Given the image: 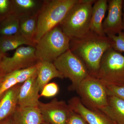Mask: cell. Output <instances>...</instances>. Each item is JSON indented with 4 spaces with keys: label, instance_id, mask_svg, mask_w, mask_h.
Listing matches in <instances>:
<instances>
[{
    "label": "cell",
    "instance_id": "obj_11",
    "mask_svg": "<svg viewBox=\"0 0 124 124\" xmlns=\"http://www.w3.org/2000/svg\"><path fill=\"white\" fill-rule=\"evenodd\" d=\"M72 111L80 115L88 124H114L100 110H92L86 108L81 103L79 97H74L68 101Z\"/></svg>",
    "mask_w": 124,
    "mask_h": 124
},
{
    "label": "cell",
    "instance_id": "obj_14",
    "mask_svg": "<svg viewBox=\"0 0 124 124\" xmlns=\"http://www.w3.org/2000/svg\"><path fill=\"white\" fill-rule=\"evenodd\" d=\"M108 8V0H95L92 7L90 19V31L101 36H107L102 28V23Z\"/></svg>",
    "mask_w": 124,
    "mask_h": 124
},
{
    "label": "cell",
    "instance_id": "obj_9",
    "mask_svg": "<svg viewBox=\"0 0 124 124\" xmlns=\"http://www.w3.org/2000/svg\"><path fill=\"white\" fill-rule=\"evenodd\" d=\"M38 107L44 121L51 124H66L71 111L68 104L56 98L47 103L40 101Z\"/></svg>",
    "mask_w": 124,
    "mask_h": 124
},
{
    "label": "cell",
    "instance_id": "obj_32",
    "mask_svg": "<svg viewBox=\"0 0 124 124\" xmlns=\"http://www.w3.org/2000/svg\"><path fill=\"white\" fill-rule=\"evenodd\" d=\"M123 31L124 33V13H123Z\"/></svg>",
    "mask_w": 124,
    "mask_h": 124
},
{
    "label": "cell",
    "instance_id": "obj_16",
    "mask_svg": "<svg viewBox=\"0 0 124 124\" xmlns=\"http://www.w3.org/2000/svg\"><path fill=\"white\" fill-rule=\"evenodd\" d=\"M37 65V83L40 92L45 85L54 78H64L53 63L47 62L39 61Z\"/></svg>",
    "mask_w": 124,
    "mask_h": 124
},
{
    "label": "cell",
    "instance_id": "obj_7",
    "mask_svg": "<svg viewBox=\"0 0 124 124\" xmlns=\"http://www.w3.org/2000/svg\"><path fill=\"white\" fill-rule=\"evenodd\" d=\"M64 78H68L71 84V91H76L81 82L90 75L85 64L70 50L59 56L53 62Z\"/></svg>",
    "mask_w": 124,
    "mask_h": 124
},
{
    "label": "cell",
    "instance_id": "obj_34",
    "mask_svg": "<svg viewBox=\"0 0 124 124\" xmlns=\"http://www.w3.org/2000/svg\"><path fill=\"white\" fill-rule=\"evenodd\" d=\"M123 10L124 11V1H123Z\"/></svg>",
    "mask_w": 124,
    "mask_h": 124
},
{
    "label": "cell",
    "instance_id": "obj_4",
    "mask_svg": "<svg viewBox=\"0 0 124 124\" xmlns=\"http://www.w3.org/2000/svg\"><path fill=\"white\" fill-rule=\"evenodd\" d=\"M70 39L59 26H57L46 33L37 42V58L39 61L53 63L69 50Z\"/></svg>",
    "mask_w": 124,
    "mask_h": 124
},
{
    "label": "cell",
    "instance_id": "obj_8",
    "mask_svg": "<svg viewBox=\"0 0 124 124\" xmlns=\"http://www.w3.org/2000/svg\"><path fill=\"white\" fill-rule=\"evenodd\" d=\"M35 47L21 46L16 50L11 57L4 55L0 67L4 74L35 66L38 61L35 54Z\"/></svg>",
    "mask_w": 124,
    "mask_h": 124
},
{
    "label": "cell",
    "instance_id": "obj_22",
    "mask_svg": "<svg viewBox=\"0 0 124 124\" xmlns=\"http://www.w3.org/2000/svg\"><path fill=\"white\" fill-rule=\"evenodd\" d=\"M37 64L33 66L11 72L15 77L18 84L24 83L37 73Z\"/></svg>",
    "mask_w": 124,
    "mask_h": 124
},
{
    "label": "cell",
    "instance_id": "obj_19",
    "mask_svg": "<svg viewBox=\"0 0 124 124\" xmlns=\"http://www.w3.org/2000/svg\"><path fill=\"white\" fill-rule=\"evenodd\" d=\"M36 45L35 42L27 39L19 32L13 35L0 36V50L4 54L23 45L35 47Z\"/></svg>",
    "mask_w": 124,
    "mask_h": 124
},
{
    "label": "cell",
    "instance_id": "obj_20",
    "mask_svg": "<svg viewBox=\"0 0 124 124\" xmlns=\"http://www.w3.org/2000/svg\"><path fill=\"white\" fill-rule=\"evenodd\" d=\"M38 15L19 17V33L27 39L35 42ZM37 44V43H36Z\"/></svg>",
    "mask_w": 124,
    "mask_h": 124
},
{
    "label": "cell",
    "instance_id": "obj_13",
    "mask_svg": "<svg viewBox=\"0 0 124 124\" xmlns=\"http://www.w3.org/2000/svg\"><path fill=\"white\" fill-rule=\"evenodd\" d=\"M43 2L38 0H11L10 13L18 17L38 15Z\"/></svg>",
    "mask_w": 124,
    "mask_h": 124
},
{
    "label": "cell",
    "instance_id": "obj_29",
    "mask_svg": "<svg viewBox=\"0 0 124 124\" xmlns=\"http://www.w3.org/2000/svg\"><path fill=\"white\" fill-rule=\"evenodd\" d=\"M5 55V54H4L2 53L1 51V50H0V63L1 62L4 55Z\"/></svg>",
    "mask_w": 124,
    "mask_h": 124
},
{
    "label": "cell",
    "instance_id": "obj_33",
    "mask_svg": "<svg viewBox=\"0 0 124 124\" xmlns=\"http://www.w3.org/2000/svg\"><path fill=\"white\" fill-rule=\"evenodd\" d=\"M4 75H1L0 76V85L1 82V80H2V76H3ZM2 98V97H1L0 96V98Z\"/></svg>",
    "mask_w": 124,
    "mask_h": 124
},
{
    "label": "cell",
    "instance_id": "obj_24",
    "mask_svg": "<svg viewBox=\"0 0 124 124\" xmlns=\"http://www.w3.org/2000/svg\"><path fill=\"white\" fill-rule=\"evenodd\" d=\"M58 85L55 82L48 83L44 86L41 91L40 97L51 98L54 97L59 91Z\"/></svg>",
    "mask_w": 124,
    "mask_h": 124
},
{
    "label": "cell",
    "instance_id": "obj_10",
    "mask_svg": "<svg viewBox=\"0 0 124 124\" xmlns=\"http://www.w3.org/2000/svg\"><path fill=\"white\" fill-rule=\"evenodd\" d=\"M123 0H108V14L102 23L104 34L108 37L123 31Z\"/></svg>",
    "mask_w": 124,
    "mask_h": 124
},
{
    "label": "cell",
    "instance_id": "obj_27",
    "mask_svg": "<svg viewBox=\"0 0 124 124\" xmlns=\"http://www.w3.org/2000/svg\"><path fill=\"white\" fill-rule=\"evenodd\" d=\"M80 115L71 110L68 116L66 124H87Z\"/></svg>",
    "mask_w": 124,
    "mask_h": 124
},
{
    "label": "cell",
    "instance_id": "obj_17",
    "mask_svg": "<svg viewBox=\"0 0 124 124\" xmlns=\"http://www.w3.org/2000/svg\"><path fill=\"white\" fill-rule=\"evenodd\" d=\"M21 85L19 84L11 88L5 93L0 100V122L13 114L16 110Z\"/></svg>",
    "mask_w": 124,
    "mask_h": 124
},
{
    "label": "cell",
    "instance_id": "obj_28",
    "mask_svg": "<svg viewBox=\"0 0 124 124\" xmlns=\"http://www.w3.org/2000/svg\"><path fill=\"white\" fill-rule=\"evenodd\" d=\"M10 13V0H0V19Z\"/></svg>",
    "mask_w": 124,
    "mask_h": 124
},
{
    "label": "cell",
    "instance_id": "obj_1",
    "mask_svg": "<svg viewBox=\"0 0 124 124\" xmlns=\"http://www.w3.org/2000/svg\"><path fill=\"white\" fill-rule=\"evenodd\" d=\"M112 45L110 37L101 36L90 31L81 38H70L69 50L84 62L90 75L96 77L102 58Z\"/></svg>",
    "mask_w": 124,
    "mask_h": 124
},
{
    "label": "cell",
    "instance_id": "obj_30",
    "mask_svg": "<svg viewBox=\"0 0 124 124\" xmlns=\"http://www.w3.org/2000/svg\"><path fill=\"white\" fill-rule=\"evenodd\" d=\"M11 124V122H10V121H5V122H4L2 123V124Z\"/></svg>",
    "mask_w": 124,
    "mask_h": 124
},
{
    "label": "cell",
    "instance_id": "obj_18",
    "mask_svg": "<svg viewBox=\"0 0 124 124\" xmlns=\"http://www.w3.org/2000/svg\"><path fill=\"white\" fill-rule=\"evenodd\" d=\"M100 110L116 124H124V101L115 96H108L107 106Z\"/></svg>",
    "mask_w": 124,
    "mask_h": 124
},
{
    "label": "cell",
    "instance_id": "obj_5",
    "mask_svg": "<svg viewBox=\"0 0 124 124\" xmlns=\"http://www.w3.org/2000/svg\"><path fill=\"white\" fill-rule=\"evenodd\" d=\"M96 77L106 85L124 86V55L111 48L105 53Z\"/></svg>",
    "mask_w": 124,
    "mask_h": 124
},
{
    "label": "cell",
    "instance_id": "obj_26",
    "mask_svg": "<svg viewBox=\"0 0 124 124\" xmlns=\"http://www.w3.org/2000/svg\"><path fill=\"white\" fill-rule=\"evenodd\" d=\"M106 86L108 96H115L124 101V86Z\"/></svg>",
    "mask_w": 124,
    "mask_h": 124
},
{
    "label": "cell",
    "instance_id": "obj_31",
    "mask_svg": "<svg viewBox=\"0 0 124 124\" xmlns=\"http://www.w3.org/2000/svg\"><path fill=\"white\" fill-rule=\"evenodd\" d=\"M4 73L3 72V71H2V69L0 67V76L2 75H4Z\"/></svg>",
    "mask_w": 124,
    "mask_h": 124
},
{
    "label": "cell",
    "instance_id": "obj_2",
    "mask_svg": "<svg viewBox=\"0 0 124 124\" xmlns=\"http://www.w3.org/2000/svg\"><path fill=\"white\" fill-rule=\"evenodd\" d=\"M95 1L79 0L69 10L59 25L69 38H81L90 31L92 7Z\"/></svg>",
    "mask_w": 124,
    "mask_h": 124
},
{
    "label": "cell",
    "instance_id": "obj_25",
    "mask_svg": "<svg viewBox=\"0 0 124 124\" xmlns=\"http://www.w3.org/2000/svg\"><path fill=\"white\" fill-rule=\"evenodd\" d=\"M113 41L112 48L116 51L122 53L124 52V33L122 31L116 35L110 37Z\"/></svg>",
    "mask_w": 124,
    "mask_h": 124
},
{
    "label": "cell",
    "instance_id": "obj_23",
    "mask_svg": "<svg viewBox=\"0 0 124 124\" xmlns=\"http://www.w3.org/2000/svg\"><path fill=\"white\" fill-rule=\"evenodd\" d=\"M18 84H19L12 72L4 74L0 85V96L2 97L7 91Z\"/></svg>",
    "mask_w": 124,
    "mask_h": 124
},
{
    "label": "cell",
    "instance_id": "obj_12",
    "mask_svg": "<svg viewBox=\"0 0 124 124\" xmlns=\"http://www.w3.org/2000/svg\"><path fill=\"white\" fill-rule=\"evenodd\" d=\"M37 72L20 86L18 95V106L38 107L40 90L37 83Z\"/></svg>",
    "mask_w": 124,
    "mask_h": 124
},
{
    "label": "cell",
    "instance_id": "obj_6",
    "mask_svg": "<svg viewBox=\"0 0 124 124\" xmlns=\"http://www.w3.org/2000/svg\"><path fill=\"white\" fill-rule=\"evenodd\" d=\"M76 91L81 103L89 109L100 110L107 104L106 85L95 77L88 76Z\"/></svg>",
    "mask_w": 124,
    "mask_h": 124
},
{
    "label": "cell",
    "instance_id": "obj_3",
    "mask_svg": "<svg viewBox=\"0 0 124 124\" xmlns=\"http://www.w3.org/2000/svg\"><path fill=\"white\" fill-rule=\"evenodd\" d=\"M79 0H44L37 17L35 41L37 42L46 33L58 26L69 10Z\"/></svg>",
    "mask_w": 124,
    "mask_h": 124
},
{
    "label": "cell",
    "instance_id": "obj_15",
    "mask_svg": "<svg viewBox=\"0 0 124 124\" xmlns=\"http://www.w3.org/2000/svg\"><path fill=\"white\" fill-rule=\"evenodd\" d=\"M13 114L14 124H41L44 121L38 107L18 106Z\"/></svg>",
    "mask_w": 124,
    "mask_h": 124
},
{
    "label": "cell",
    "instance_id": "obj_35",
    "mask_svg": "<svg viewBox=\"0 0 124 124\" xmlns=\"http://www.w3.org/2000/svg\"></svg>",
    "mask_w": 124,
    "mask_h": 124
},
{
    "label": "cell",
    "instance_id": "obj_21",
    "mask_svg": "<svg viewBox=\"0 0 124 124\" xmlns=\"http://www.w3.org/2000/svg\"><path fill=\"white\" fill-rule=\"evenodd\" d=\"M19 18L11 13L0 19V36L13 35L18 32Z\"/></svg>",
    "mask_w": 124,
    "mask_h": 124
}]
</instances>
